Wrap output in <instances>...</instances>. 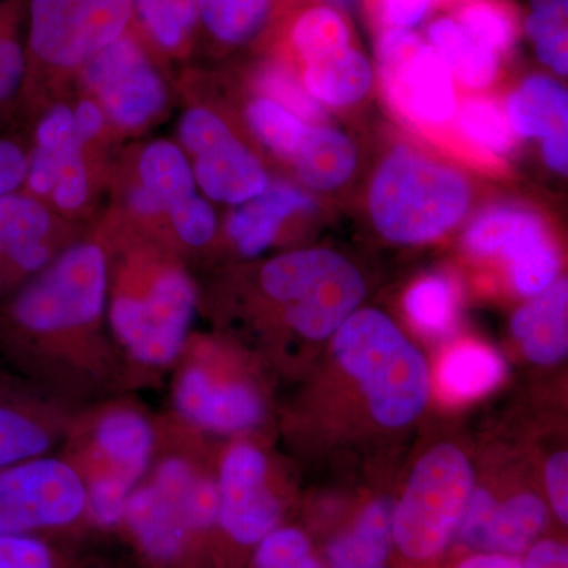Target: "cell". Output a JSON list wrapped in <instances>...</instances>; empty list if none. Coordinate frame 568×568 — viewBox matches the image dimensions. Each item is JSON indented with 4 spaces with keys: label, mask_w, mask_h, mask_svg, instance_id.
Listing matches in <instances>:
<instances>
[{
    "label": "cell",
    "mask_w": 568,
    "mask_h": 568,
    "mask_svg": "<svg viewBox=\"0 0 568 568\" xmlns=\"http://www.w3.org/2000/svg\"><path fill=\"white\" fill-rule=\"evenodd\" d=\"M332 2L336 3V6L345 7V9H347V7H353L357 0H332Z\"/></svg>",
    "instance_id": "680465c9"
},
{
    "label": "cell",
    "mask_w": 568,
    "mask_h": 568,
    "mask_svg": "<svg viewBox=\"0 0 568 568\" xmlns=\"http://www.w3.org/2000/svg\"><path fill=\"white\" fill-rule=\"evenodd\" d=\"M407 315L428 334H444L457 313V294L446 276H428L410 287L406 295Z\"/></svg>",
    "instance_id": "e575fe53"
},
{
    "label": "cell",
    "mask_w": 568,
    "mask_h": 568,
    "mask_svg": "<svg viewBox=\"0 0 568 568\" xmlns=\"http://www.w3.org/2000/svg\"><path fill=\"white\" fill-rule=\"evenodd\" d=\"M85 81L112 121L142 125L162 110L166 92L140 44L123 33L85 63Z\"/></svg>",
    "instance_id": "30bf717a"
},
{
    "label": "cell",
    "mask_w": 568,
    "mask_h": 568,
    "mask_svg": "<svg viewBox=\"0 0 568 568\" xmlns=\"http://www.w3.org/2000/svg\"><path fill=\"white\" fill-rule=\"evenodd\" d=\"M0 568H55L50 549L29 534L0 532Z\"/></svg>",
    "instance_id": "7bdbcfd3"
},
{
    "label": "cell",
    "mask_w": 568,
    "mask_h": 568,
    "mask_svg": "<svg viewBox=\"0 0 568 568\" xmlns=\"http://www.w3.org/2000/svg\"><path fill=\"white\" fill-rule=\"evenodd\" d=\"M529 6L525 33L538 61L560 77H567L568 0H530Z\"/></svg>",
    "instance_id": "f546056e"
},
{
    "label": "cell",
    "mask_w": 568,
    "mask_h": 568,
    "mask_svg": "<svg viewBox=\"0 0 568 568\" xmlns=\"http://www.w3.org/2000/svg\"><path fill=\"white\" fill-rule=\"evenodd\" d=\"M55 203L62 209H78L88 196V175H85L82 148L74 149L55 181Z\"/></svg>",
    "instance_id": "bcb514c9"
},
{
    "label": "cell",
    "mask_w": 568,
    "mask_h": 568,
    "mask_svg": "<svg viewBox=\"0 0 568 568\" xmlns=\"http://www.w3.org/2000/svg\"><path fill=\"white\" fill-rule=\"evenodd\" d=\"M28 159L17 142L0 140V197L14 193L28 178Z\"/></svg>",
    "instance_id": "681fc988"
},
{
    "label": "cell",
    "mask_w": 568,
    "mask_h": 568,
    "mask_svg": "<svg viewBox=\"0 0 568 568\" xmlns=\"http://www.w3.org/2000/svg\"><path fill=\"white\" fill-rule=\"evenodd\" d=\"M196 480L192 467L189 463L179 458H170L160 465L156 470L155 484L153 488L166 497L173 506H178L179 500L192 487L193 481Z\"/></svg>",
    "instance_id": "c3c4849f"
},
{
    "label": "cell",
    "mask_w": 568,
    "mask_h": 568,
    "mask_svg": "<svg viewBox=\"0 0 568 568\" xmlns=\"http://www.w3.org/2000/svg\"><path fill=\"white\" fill-rule=\"evenodd\" d=\"M194 302L189 276L170 271L145 297H119L111 310L112 327L136 361L168 365L181 353Z\"/></svg>",
    "instance_id": "9c48e42d"
},
{
    "label": "cell",
    "mask_w": 568,
    "mask_h": 568,
    "mask_svg": "<svg viewBox=\"0 0 568 568\" xmlns=\"http://www.w3.org/2000/svg\"><path fill=\"white\" fill-rule=\"evenodd\" d=\"M256 85L264 99L272 100L298 119L308 122H323L324 108L308 92L305 84L283 63H268L256 74Z\"/></svg>",
    "instance_id": "8d00e7d4"
},
{
    "label": "cell",
    "mask_w": 568,
    "mask_h": 568,
    "mask_svg": "<svg viewBox=\"0 0 568 568\" xmlns=\"http://www.w3.org/2000/svg\"><path fill=\"white\" fill-rule=\"evenodd\" d=\"M298 178L310 189L328 192L353 175L357 151L353 141L331 126H310L304 144L293 160Z\"/></svg>",
    "instance_id": "44dd1931"
},
{
    "label": "cell",
    "mask_w": 568,
    "mask_h": 568,
    "mask_svg": "<svg viewBox=\"0 0 568 568\" xmlns=\"http://www.w3.org/2000/svg\"><path fill=\"white\" fill-rule=\"evenodd\" d=\"M567 306V280H560L537 294L536 301L518 310L511 321V331L530 361L552 365L566 357Z\"/></svg>",
    "instance_id": "9a60e30c"
},
{
    "label": "cell",
    "mask_w": 568,
    "mask_h": 568,
    "mask_svg": "<svg viewBox=\"0 0 568 568\" xmlns=\"http://www.w3.org/2000/svg\"><path fill=\"white\" fill-rule=\"evenodd\" d=\"M130 204H132L134 211L141 213H159L164 211L160 201L149 190H145L144 186L134 190L132 197H130Z\"/></svg>",
    "instance_id": "9f6ffc18"
},
{
    "label": "cell",
    "mask_w": 568,
    "mask_h": 568,
    "mask_svg": "<svg viewBox=\"0 0 568 568\" xmlns=\"http://www.w3.org/2000/svg\"><path fill=\"white\" fill-rule=\"evenodd\" d=\"M547 521V508L538 497L519 495L495 507L485 528L481 547L496 555L526 551Z\"/></svg>",
    "instance_id": "d4e9b609"
},
{
    "label": "cell",
    "mask_w": 568,
    "mask_h": 568,
    "mask_svg": "<svg viewBox=\"0 0 568 568\" xmlns=\"http://www.w3.org/2000/svg\"><path fill=\"white\" fill-rule=\"evenodd\" d=\"M452 18L499 58L517 44V18L503 0H458Z\"/></svg>",
    "instance_id": "4dcf8cb0"
},
{
    "label": "cell",
    "mask_w": 568,
    "mask_h": 568,
    "mask_svg": "<svg viewBox=\"0 0 568 568\" xmlns=\"http://www.w3.org/2000/svg\"><path fill=\"white\" fill-rule=\"evenodd\" d=\"M175 508L189 532L212 528L219 521V487L212 481L196 477Z\"/></svg>",
    "instance_id": "60d3db41"
},
{
    "label": "cell",
    "mask_w": 568,
    "mask_h": 568,
    "mask_svg": "<svg viewBox=\"0 0 568 568\" xmlns=\"http://www.w3.org/2000/svg\"><path fill=\"white\" fill-rule=\"evenodd\" d=\"M507 119L515 134L525 138H547L567 130V91L544 74L526 78L508 99Z\"/></svg>",
    "instance_id": "ffe728a7"
},
{
    "label": "cell",
    "mask_w": 568,
    "mask_h": 568,
    "mask_svg": "<svg viewBox=\"0 0 568 568\" xmlns=\"http://www.w3.org/2000/svg\"><path fill=\"white\" fill-rule=\"evenodd\" d=\"M48 230L50 216L43 205L24 194L0 197V283L47 264L50 253L43 239Z\"/></svg>",
    "instance_id": "5bb4252c"
},
{
    "label": "cell",
    "mask_w": 568,
    "mask_h": 568,
    "mask_svg": "<svg viewBox=\"0 0 568 568\" xmlns=\"http://www.w3.org/2000/svg\"><path fill=\"white\" fill-rule=\"evenodd\" d=\"M458 568H523V564L506 555H478L465 560Z\"/></svg>",
    "instance_id": "11a10c76"
},
{
    "label": "cell",
    "mask_w": 568,
    "mask_h": 568,
    "mask_svg": "<svg viewBox=\"0 0 568 568\" xmlns=\"http://www.w3.org/2000/svg\"><path fill=\"white\" fill-rule=\"evenodd\" d=\"M97 446L122 474L134 481L144 473L153 450V432L144 417L133 410L108 414L95 432Z\"/></svg>",
    "instance_id": "603a6c76"
},
{
    "label": "cell",
    "mask_w": 568,
    "mask_h": 568,
    "mask_svg": "<svg viewBox=\"0 0 568 568\" xmlns=\"http://www.w3.org/2000/svg\"><path fill=\"white\" fill-rule=\"evenodd\" d=\"M426 39L446 63L452 78L466 88L484 89L496 80L499 55L474 39L454 18H436L428 26Z\"/></svg>",
    "instance_id": "d6986e66"
},
{
    "label": "cell",
    "mask_w": 568,
    "mask_h": 568,
    "mask_svg": "<svg viewBox=\"0 0 568 568\" xmlns=\"http://www.w3.org/2000/svg\"><path fill=\"white\" fill-rule=\"evenodd\" d=\"M293 43L305 63L320 61L335 52L353 47L347 22L334 7L317 6L297 18Z\"/></svg>",
    "instance_id": "d6a6232c"
},
{
    "label": "cell",
    "mask_w": 568,
    "mask_h": 568,
    "mask_svg": "<svg viewBox=\"0 0 568 568\" xmlns=\"http://www.w3.org/2000/svg\"><path fill=\"white\" fill-rule=\"evenodd\" d=\"M132 487L133 481L119 473L95 478L88 489V504L93 519L106 528L118 525L125 514Z\"/></svg>",
    "instance_id": "f35d334b"
},
{
    "label": "cell",
    "mask_w": 568,
    "mask_h": 568,
    "mask_svg": "<svg viewBox=\"0 0 568 568\" xmlns=\"http://www.w3.org/2000/svg\"><path fill=\"white\" fill-rule=\"evenodd\" d=\"M267 463L260 450L234 447L220 476L219 521L237 544L254 545L276 529L282 507L265 484Z\"/></svg>",
    "instance_id": "8fae6325"
},
{
    "label": "cell",
    "mask_w": 568,
    "mask_h": 568,
    "mask_svg": "<svg viewBox=\"0 0 568 568\" xmlns=\"http://www.w3.org/2000/svg\"><path fill=\"white\" fill-rule=\"evenodd\" d=\"M145 28L164 48L174 50L197 20V0H132Z\"/></svg>",
    "instance_id": "74e56055"
},
{
    "label": "cell",
    "mask_w": 568,
    "mask_h": 568,
    "mask_svg": "<svg viewBox=\"0 0 568 568\" xmlns=\"http://www.w3.org/2000/svg\"><path fill=\"white\" fill-rule=\"evenodd\" d=\"M272 0H197V18L216 40L241 44L263 31Z\"/></svg>",
    "instance_id": "f1b7e54d"
},
{
    "label": "cell",
    "mask_w": 568,
    "mask_h": 568,
    "mask_svg": "<svg viewBox=\"0 0 568 568\" xmlns=\"http://www.w3.org/2000/svg\"><path fill=\"white\" fill-rule=\"evenodd\" d=\"M294 568H323L320 566V562H317L316 559H313L312 556H308V558L302 560L298 566H295Z\"/></svg>",
    "instance_id": "6f0895ef"
},
{
    "label": "cell",
    "mask_w": 568,
    "mask_h": 568,
    "mask_svg": "<svg viewBox=\"0 0 568 568\" xmlns=\"http://www.w3.org/2000/svg\"><path fill=\"white\" fill-rule=\"evenodd\" d=\"M84 142L74 133L73 112L55 108L41 121L37 130V149L28 166V181L33 192L44 194L54 189L63 163L74 149Z\"/></svg>",
    "instance_id": "484cf974"
},
{
    "label": "cell",
    "mask_w": 568,
    "mask_h": 568,
    "mask_svg": "<svg viewBox=\"0 0 568 568\" xmlns=\"http://www.w3.org/2000/svg\"><path fill=\"white\" fill-rule=\"evenodd\" d=\"M312 207V200L293 186L265 189L246 201L227 223V233L245 256H257L272 245L287 216Z\"/></svg>",
    "instance_id": "ac0fdd59"
},
{
    "label": "cell",
    "mask_w": 568,
    "mask_h": 568,
    "mask_svg": "<svg viewBox=\"0 0 568 568\" xmlns=\"http://www.w3.org/2000/svg\"><path fill=\"white\" fill-rule=\"evenodd\" d=\"M265 293L290 304L287 321L298 334L327 338L355 313L365 295L357 268L338 253L305 250L283 254L265 265Z\"/></svg>",
    "instance_id": "3957f363"
},
{
    "label": "cell",
    "mask_w": 568,
    "mask_h": 568,
    "mask_svg": "<svg viewBox=\"0 0 568 568\" xmlns=\"http://www.w3.org/2000/svg\"><path fill=\"white\" fill-rule=\"evenodd\" d=\"M465 175L409 148L384 160L369 190V212L396 244H425L457 226L470 205Z\"/></svg>",
    "instance_id": "6da1fadb"
},
{
    "label": "cell",
    "mask_w": 568,
    "mask_h": 568,
    "mask_svg": "<svg viewBox=\"0 0 568 568\" xmlns=\"http://www.w3.org/2000/svg\"><path fill=\"white\" fill-rule=\"evenodd\" d=\"M175 405L183 417L216 432H242L263 417V405L252 388L213 383L197 366L185 369L179 377Z\"/></svg>",
    "instance_id": "7c38bea8"
},
{
    "label": "cell",
    "mask_w": 568,
    "mask_h": 568,
    "mask_svg": "<svg viewBox=\"0 0 568 568\" xmlns=\"http://www.w3.org/2000/svg\"><path fill=\"white\" fill-rule=\"evenodd\" d=\"M459 133L476 151L489 156L514 152L517 134L496 102L489 99H467L457 112Z\"/></svg>",
    "instance_id": "1f68e13d"
},
{
    "label": "cell",
    "mask_w": 568,
    "mask_h": 568,
    "mask_svg": "<svg viewBox=\"0 0 568 568\" xmlns=\"http://www.w3.org/2000/svg\"><path fill=\"white\" fill-rule=\"evenodd\" d=\"M523 568H568L566 545L555 540H544L534 545Z\"/></svg>",
    "instance_id": "816d5d0a"
},
{
    "label": "cell",
    "mask_w": 568,
    "mask_h": 568,
    "mask_svg": "<svg viewBox=\"0 0 568 568\" xmlns=\"http://www.w3.org/2000/svg\"><path fill=\"white\" fill-rule=\"evenodd\" d=\"M499 254L510 263L511 280L521 294L544 293L559 274L558 250L537 213L523 212Z\"/></svg>",
    "instance_id": "e0dca14e"
},
{
    "label": "cell",
    "mask_w": 568,
    "mask_h": 568,
    "mask_svg": "<svg viewBox=\"0 0 568 568\" xmlns=\"http://www.w3.org/2000/svg\"><path fill=\"white\" fill-rule=\"evenodd\" d=\"M88 507V488L65 463L33 458L0 470V532L70 525Z\"/></svg>",
    "instance_id": "ba28073f"
},
{
    "label": "cell",
    "mask_w": 568,
    "mask_h": 568,
    "mask_svg": "<svg viewBox=\"0 0 568 568\" xmlns=\"http://www.w3.org/2000/svg\"><path fill=\"white\" fill-rule=\"evenodd\" d=\"M73 119L74 133L84 144L99 134L104 122L102 110L92 102L81 103L74 112Z\"/></svg>",
    "instance_id": "f5cc1de1"
},
{
    "label": "cell",
    "mask_w": 568,
    "mask_h": 568,
    "mask_svg": "<svg viewBox=\"0 0 568 568\" xmlns=\"http://www.w3.org/2000/svg\"><path fill=\"white\" fill-rule=\"evenodd\" d=\"M104 295L102 250L78 245L11 301L7 317L20 331L51 334L92 323L102 313Z\"/></svg>",
    "instance_id": "5b68a950"
},
{
    "label": "cell",
    "mask_w": 568,
    "mask_h": 568,
    "mask_svg": "<svg viewBox=\"0 0 568 568\" xmlns=\"http://www.w3.org/2000/svg\"><path fill=\"white\" fill-rule=\"evenodd\" d=\"M376 61L388 104L414 125H446L457 112L454 78L428 41L416 32L386 29Z\"/></svg>",
    "instance_id": "8992f818"
},
{
    "label": "cell",
    "mask_w": 568,
    "mask_h": 568,
    "mask_svg": "<svg viewBox=\"0 0 568 568\" xmlns=\"http://www.w3.org/2000/svg\"><path fill=\"white\" fill-rule=\"evenodd\" d=\"M142 186L171 211L194 194L193 173L185 156L171 142H155L142 153Z\"/></svg>",
    "instance_id": "83f0119b"
},
{
    "label": "cell",
    "mask_w": 568,
    "mask_h": 568,
    "mask_svg": "<svg viewBox=\"0 0 568 568\" xmlns=\"http://www.w3.org/2000/svg\"><path fill=\"white\" fill-rule=\"evenodd\" d=\"M473 495V469L465 455L440 444L420 458L396 507L392 537L410 559H432L447 547Z\"/></svg>",
    "instance_id": "277c9868"
},
{
    "label": "cell",
    "mask_w": 568,
    "mask_h": 568,
    "mask_svg": "<svg viewBox=\"0 0 568 568\" xmlns=\"http://www.w3.org/2000/svg\"><path fill=\"white\" fill-rule=\"evenodd\" d=\"M495 507V499L484 489H478L470 495L458 525L459 536L466 545L473 548L481 547V538Z\"/></svg>",
    "instance_id": "7dc6e473"
},
{
    "label": "cell",
    "mask_w": 568,
    "mask_h": 568,
    "mask_svg": "<svg viewBox=\"0 0 568 568\" xmlns=\"http://www.w3.org/2000/svg\"><path fill=\"white\" fill-rule=\"evenodd\" d=\"M170 213L175 231L186 244L196 246L207 244L215 233V213L211 205L196 194L174 205Z\"/></svg>",
    "instance_id": "b9f144b4"
},
{
    "label": "cell",
    "mask_w": 568,
    "mask_h": 568,
    "mask_svg": "<svg viewBox=\"0 0 568 568\" xmlns=\"http://www.w3.org/2000/svg\"><path fill=\"white\" fill-rule=\"evenodd\" d=\"M547 487L552 508L560 521L568 519V457L566 452L556 454L547 466Z\"/></svg>",
    "instance_id": "f907efd6"
},
{
    "label": "cell",
    "mask_w": 568,
    "mask_h": 568,
    "mask_svg": "<svg viewBox=\"0 0 568 568\" xmlns=\"http://www.w3.org/2000/svg\"><path fill=\"white\" fill-rule=\"evenodd\" d=\"M436 0H375V13L383 31H413L428 17Z\"/></svg>",
    "instance_id": "f6af8a7d"
},
{
    "label": "cell",
    "mask_w": 568,
    "mask_h": 568,
    "mask_svg": "<svg viewBox=\"0 0 568 568\" xmlns=\"http://www.w3.org/2000/svg\"><path fill=\"white\" fill-rule=\"evenodd\" d=\"M246 119L257 138L286 160L295 159L312 126L268 99L254 100Z\"/></svg>",
    "instance_id": "836d02e7"
},
{
    "label": "cell",
    "mask_w": 568,
    "mask_h": 568,
    "mask_svg": "<svg viewBox=\"0 0 568 568\" xmlns=\"http://www.w3.org/2000/svg\"><path fill=\"white\" fill-rule=\"evenodd\" d=\"M334 347L377 422L403 426L424 410L429 388L425 358L386 315L376 310L353 313L336 331Z\"/></svg>",
    "instance_id": "7a4b0ae2"
},
{
    "label": "cell",
    "mask_w": 568,
    "mask_h": 568,
    "mask_svg": "<svg viewBox=\"0 0 568 568\" xmlns=\"http://www.w3.org/2000/svg\"><path fill=\"white\" fill-rule=\"evenodd\" d=\"M132 0H29V48L59 67L88 62L123 36Z\"/></svg>",
    "instance_id": "52a82bcc"
},
{
    "label": "cell",
    "mask_w": 568,
    "mask_h": 568,
    "mask_svg": "<svg viewBox=\"0 0 568 568\" xmlns=\"http://www.w3.org/2000/svg\"><path fill=\"white\" fill-rule=\"evenodd\" d=\"M304 84L317 100L331 106L361 102L373 84L368 59L354 47L305 63Z\"/></svg>",
    "instance_id": "7402d4cb"
},
{
    "label": "cell",
    "mask_w": 568,
    "mask_h": 568,
    "mask_svg": "<svg viewBox=\"0 0 568 568\" xmlns=\"http://www.w3.org/2000/svg\"><path fill=\"white\" fill-rule=\"evenodd\" d=\"M24 74V50L6 22L0 20V106L17 95Z\"/></svg>",
    "instance_id": "ee69618b"
},
{
    "label": "cell",
    "mask_w": 568,
    "mask_h": 568,
    "mask_svg": "<svg viewBox=\"0 0 568 568\" xmlns=\"http://www.w3.org/2000/svg\"><path fill=\"white\" fill-rule=\"evenodd\" d=\"M310 556V544L297 529H274L257 541L256 568H294Z\"/></svg>",
    "instance_id": "ab89813d"
},
{
    "label": "cell",
    "mask_w": 568,
    "mask_h": 568,
    "mask_svg": "<svg viewBox=\"0 0 568 568\" xmlns=\"http://www.w3.org/2000/svg\"><path fill=\"white\" fill-rule=\"evenodd\" d=\"M545 162L552 171L559 174H567L568 170V133L567 130H559L544 138Z\"/></svg>",
    "instance_id": "db71d44e"
},
{
    "label": "cell",
    "mask_w": 568,
    "mask_h": 568,
    "mask_svg": "<svg viewBox=\"0 0 568 568\" xmlns=\"http://www.w3.org/2000/svg\"><path fill=\"white\" fill-rule=\"evenodd\" d=\"M50 446L43 426L14 407L0 406V470L37 458Z\"/></svg>",
    "instance_id": "d590c367"
},
{
    "label": "cell",
    "mask_w": 568,
    "mask_h": 568,
    "mask_svg": "<svg viewBox=\"0 0 568 568\" xmlns=\"http://www.w3.org/2000/svg\"><path fill=\"white\" fill-rule=\"evenodd\" d=\"M504 362L487 346L463 343L447 353L440 364V386L457 399L476 398L497 386Z\"/></svg>",
    "instance_id": "4316f807"
},
{
    "label": "cell",
    "mask_w": 568,
    "mask_h": 568,
    "mask_svg": "<svg viewBox=\"0 0 568 568\" xmlns=\"http://www.w3.org/2000/svg\"><path fill=\"white\" fill-rule=\"evenodd\" d=\"M394 511L388 500L365 508L353 532L328 547L332 568H386Z\"/></svg>",
    "instance_id": "cb8c5ba5"
},
{
    "label": "cell",
    "mask_w": 568,
    "mask_h": 568,
    "mask_svg": "<svg viewBox=\"0 0 568 568\" xmlns=\"http://www.w3.org/2000/svg\"><path fill=\"white\" fill-rule=\"evenodd\" d=\"M196 179L212 200L244 204L267 189V175L230 129L193 151Z\"/></svg>",
    "instance_id": "4fadbf2b"
},
{
    "label": "cell",
    "mask_w": 568,
    "mask_h": 568,
    "mask_svg": "<svg viewBox=\"0 0 568 568\" xmlns=\"http://www.w3.org/2000/svg\"><path fill=\"white\" fill-rule=\"evenodd\" d=\"M123 519L142 551L156 562H174L185 551L189 529L173 503L160 495L153 485L132 491Z\"/></svg>",
    "instance_id": "2e32d148"
}]
</instances>
